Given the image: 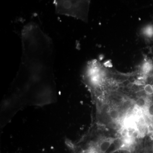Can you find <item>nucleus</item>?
<instances>
[{
	"label": "nucleus",
	"mask_w": 153,
	"mask_h": 153,
	"mask_svg": "<svg viewBox=\"0 0 153 153\" xmlns=\"http://www.w3.org/2000/svg\"><path fill=\"white\" fill-rule=\"evenodd\" d=\"M53 3L57 14L88 22L89 1L56 0Z\"/></svg>",
	"instance_id": "nucleus-1"
},
{
	"label": "nucleus",
	"mask_w": 153,
	"mask_h": 153,
	"mask_svg": "<svg viewBox=\"0 0 153 153\" xmlns=\"http://www.w3.org/2000/svg\"><path fill=\"white\" fill-rule=\"evenodd\" d=\"M77 143H69L68 146L72 153H100L97 146L96 139L85 138Z\"/></svg>",
	"instance_id": "nucleus-2"
},
{
	"label": "nucleus",
	"mask_w": 153,
	"mask_h": 153,
	"mask_svg": "<svg viewBox=\"0 0 153 153\" xmlns=\"http://www.w3.org/2000/svg\"><path fill=\"white\" fill-rule=\"evenodd\" d=\"M108 114L109 117L112 120L117 121L120 119V113L118 110L115 108H110Z\"/></svg>",
	"instance_id": "nucleus-3"
},
{
	"label": "nucleus",
	"mask_w": 153,
	"mask_h": 153,
	"mask_svg": "<svg viewBox=\"0 0 153 153\" xmlns=\"http://www.w3.org/2000/svg\"><path fill=\"white\" fill-rule=\"evenodd\" d=\"M145 94L146 95L151 96L153 94V85L151 84H146L145 85L143 88Z\"/></svg>",
	"instance_id": "nucleus-4"
},
{
	"label": "nucleus",
	"mask_w": 153,
	"mask_h": 153,
	"mask_svg": "<svg viewBox=\"0 0 153 153\" xmlns=\"http://www.w3.org/2000/svg\"><path fill=\"white\" fill-rule=\"evenodd\" d=\"M146 33L147 35L149 36H152L153 35V27L152 26H149L148 27L146 30Z\"/></svg>",
	"instance_id": "nucleus-5"
}]
</instances>
